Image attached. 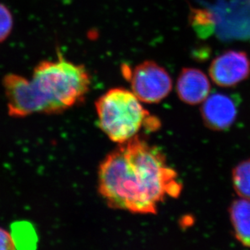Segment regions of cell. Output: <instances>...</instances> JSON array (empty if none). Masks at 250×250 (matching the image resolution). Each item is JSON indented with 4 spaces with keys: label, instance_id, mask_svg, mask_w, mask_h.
<instances>
[{
    "label": "cell",
    "instance_id": "9",
    "mask_svg": "<svg viewBox=\"0 0 250 250\" xmlns=\"http://www.w3.org/2000/svg\"><path fill=\"white\" fill-rule=\"evenodd\" d=\"M189 21L199 38L210 37L215 29V18L212 13L208 10L193 7L189 13Z\"/></svg>",
    "mask_w": 250,
    "mask_h": 250
},
{
    "label": "cell",
    "instance_id": "10",
    "mask_svg": "<svg viewBox=\"0 0 250 250\" xmlns=\"http://www.w3.org/2000/svg\"><path fill=\"white\" fill-rule=\"evenodd\" d=\"M232 184L240 198L250 199V159L242 161L234 167Z\"/></svg>",
    "mask_w": 250,
    "mask_h": 250
},
{
    "label": "cell",
    "instance_id": "5",
    "mask_svg": "<svg viewBox=\"0 0 250 250\" xmlns=\"http://www.w3.org/2000/svg\"><path fill=\"white\" fill-rule=\"evenodd\" d=\"M209 75L213 82L220 87L236 86L250 77V57L244 51H224L213 59Z\"/></svg>",
    "mask_w": 250,
    "mask_h": 250
},
{
    "label": "cell",
    "instance_id": "11",
    "mask_svg": "<svg viewBox=\"0 0 250 250\" xmlns=\"http://www.w3.org/2000/svg\"><path fill=\"white\" fill-rule=\"evenodd\" d=\"M13 17L10 10L0 3V44L7 40L12 33Z\"/></svg>",
    "mask_w": 250,
    "mask_h": 250
},
{
    "label": "cell",
    "instance_id": "12",
    "mask_svg": "<svg viewBox=\"0 0 250 250\" xmlns=\"http://www.w3.org/2000/svg\"><path fill=\"white\" fill-rule=\"evenodd\" d=\"M17 249L12 233L0 228V250H13Z\"/></svg>",
    "mask_w": 250,
    "mask_h": 250
},
{
    "label": "cell",
    "instance_id": "7",
    "mask_svg": "<svg viewBox=\"0 0 250 250\" xmlns=\"http://www.w3.org/2000/svg\"><path fill=\"white\" fill-rule=\"evenodd\" d=\"M176 90L182 102L189 104H201L210 95V81L201 70L186 67L177 78Z\"/></svg>",
    "mask_w": 250,
    "mask_h": 250
},
{
    "label": "cell",
    "instance_id": "6",
    "mask_svg": "<svg viewBox=\"0 0 250 250\" xmlns=\"http://www.w3.org/2000/svg\"><path fill=\"white\" fill-rule=\"evenodd\" d=\"M201 114L203 122L213 130L231 127L238 114V104L231 96L218 92L209 95L203 102Z\"/></svg>",
    "mask_w": 250,
    "mask_h": 250
},
{
    "label": "cell",
    "instance_id": "3",
    "mask_svg": "<svg viewBox=\"0 0 250 250\" xmlns=\"http://www.w3.org/2000/svg\"><path fill=\"white\" fill-rule=\"evenodd\" d=\"M96 110L102 131L118 144L135 137L146 123H153L132 91L121 87L112 88L99 97Z\"/></svg>",
    "mask_w": 250,
    "mask_h": 250
},
{
    "label": "cell",
    "instance_id": "2",
    "mask_svg": "<svg viewBox=\"0 0 250 250\" xmlns=\"http://www.w3.org/2000/svg\"><path fill=\"white\" fill-rule=\"evenodd\" d=\"M2 85L8 114L25 118L34 113H62L83 102L89 91L91 77L84 66L59 55L58 60L39 62L31 80L8 74Z\"/></svg>",
    "mask_w": 250,
    "mask_h": 250
},
{
    "label": "cell",
    "instance_id": "1",
    "mask_svg": "<svg viewBox=\"0 0 250 250\" xmlns=\"http://www.w3.org/2000/svg\"><path fill=\"white\" fill-rule=\"evenodd\" d=\"M182 189L163 152L138 135L119 144L98 171V191L107 205L134 214H156L160 203L178 198Z\"/></svg>",
    "mask_w": 250,
    "mask_h": 250
},
{
    "label": "cell",
    "instance_id": "8",
    "mask_svg": "<svg viewBox=\"0 0 250 250\" xmlns=\"http://www.w3.org/2000/svg\"><path fill=\"white\" fill-rule=\"evenodd\" d=\"M229 214L236 240L250 248V199L241 198L234 201Z\"/></svg>",
    "mask_w": 250,
    "mask_h": 250
},
{
    "label": "cell",
    "instance_id": "4",
    "mask_svg": "<svg viewBox=\"0 0 250 250\" xmlns=\"http://www.w3.org/2000/svg\"><path fill=\"white\" fill-rule=\"evenodd\" d=\"M125 76H128L130 81L133 93L144 103H159L172 91L171 76L165 67L156 62H143L133 71L129 70Z\"/></svg>",
    "mask_w": 250,
    "mask_h": 250
}]
</instances>
